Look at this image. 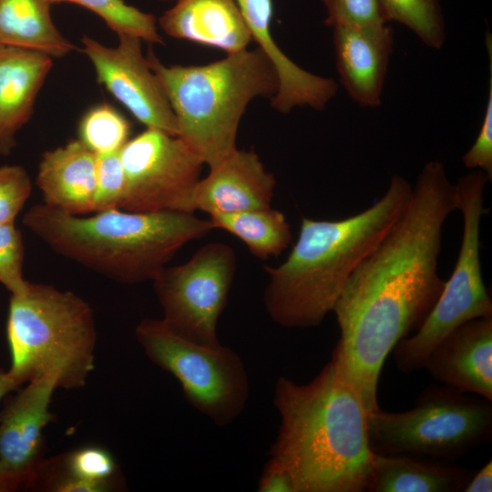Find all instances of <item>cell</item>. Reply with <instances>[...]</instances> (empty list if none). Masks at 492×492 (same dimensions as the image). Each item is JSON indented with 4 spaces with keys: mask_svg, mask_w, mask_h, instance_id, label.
<instances>
[{
    "mask_svg": "<svg viewBox=\"0 0 492 492\" xmlns=\"http://www.w3.org/2000/svg\"><path fill=\"white\" fill-rule=\"evenodd\" d=\"M456 210V187L444 164L425 163L404 213L356 267L334 304L340 339L332 356L367 414L379 408L385 358L420 328L443 291L446 281L437 272L442 230Z\"/></svg>",
    "mask_w": 492,
    "mask_h": 492,
    "instance_id": "obj_1",
    "label": "cell"
},
{
    "mask_svg": "<svg viewBox=\"0 0 492 492\" xmlns=\"http://www.w3.org/2000/svg\"><path fill=\"white\" fill-rule=\"evenodd\" d=\"M273 404L280 426L269 455L297 492H365L374 474L367 412L332 356L309 383L280 376Z\"/></svg>",
    "mask_w": 492,
    "mask_h": 492,
    "instance_id": "obj_2",
    "label": "cell"
},
{
    "mask_svg": "<svg viewBox=\"0 0 492 492\" xmlns=\"http://www.w3.org/2000/svg\"><path fill=\"white\" fill-rule=\"evenodd\" d=\"M411 183L393 175L371 207L339 220L302 218L287 259L265 266L269 282L263 302L269 316L285 328L319 325L333 312L348 278L404 213Z\"/></svg>",
    "mask_w": 492,
    "mask_h": 492,
    "instance_id": "obj_3",
    "label": "cell"
},
{
    "mask_svg": "<svg viewBox=\"0 0 492 492\" xmlns=\"http://www.w3.org/2000/svg\"><path fill=\"white\" fill-rule=\"evenodd\" d=\"M23 223L56 253L122 283L152 281L186 243L214 230L190 212L115 208L85 216L44 202Z\"/></svg>",
    "mask_w": 492,
    "mask_h": 492,
    "instance_id": "obj_4",
    "label": "cell"
},
{
    "mask_svg": "<svg viewBox=\"0 0 492 492\" xmlns=\"http://www.w3.org/2000/svg\"><path fill=\"white\" fill-rule=\"evenodd\" d=\"M146 56L175 116L177 136L209 168L237 149L239 125L250 102L271 99L278 89L274 67L259 47L202 66H166L151 49Z\"/></svg>",
    "mask_w": 492,
    "mask_h": 492,
    "instance_id": "obj_5",
    "label": "cell"
},
{
    "mask_svg": "<svg viewBox=\"0 0 492 492\" xmlns=\"http://www.w3.org/2000/svg\"><path fill=\"white\" fill-rule=\"evenodd\" d=\"M6 330L8 371L20 384L44 376L54 378L57 388L86 384L94 369L97 332L82 298L29 282L24 292L11 294Z\"/></svg>",
    "mask_w": 492,
    "mask_h": 492,
    "instance_id": "obj_6",
    "label": "cell"
},
{
    "mask_svg": "<svg viewBox=\"0 0 492 492\" xmlns=\"http://www.w3.org/2000/svg\"><path fill=\"white\" fill-rule=\"evenodd\" d=\"M374 453L454 462L492 436V401L443 384L429 385L407 411L367 415Z\"/></svg>",
    "mask_w": 492,
    "mask_h": 492,
    "instance_id": "obj_7",
    "label": "cell"
},
{
    "mask_svg": "<svg viewBox=\"0 0 492 492\" xmlns=\"http://www.w3.org/2000/svg\"><path fill=\"white\" fill-rule=\"evenodd\" d=\"M479 169L461 176L456 183L457 210L463 217V233L456 262L435 306L414 335L394 347L398 369L411 374L425 368L435 346L462 323L492 316V301L484 284L480 250L484 190L488 182Z\"/></svg>",
    "mask_w": 492,
    "mask_h": 492,
    "instance_id": "obj_8",
    "label": "cell"
},
{
    "mask_svg": "<svg viewBox=\"0 0 492 492\" xmlns=\"http://www.w3.org/2000/svg\"><path fill=\"white\" fill-rule=\"evenodd\" d=\"M148 358L179 383L188 403L219 426L231 424L250 394L241 358L230 347L192 342L162 319L146 318L135 329Z\"/></svg>",
    "mask_w": 492,
    "mask_h": 492,
    "instance_id": "obj_9",
    "label": "cell"
},
{
    "mask_svg": "<svg viewBox=\"0 0 492 492\" xmlns=\"http://www.w3.org/2000/svg\"><path fill=\"white\" fill-rule=\"evenodd\" d=\"M235 269L233 249L221 242L204 245L185 263L165 266L152 280L163 322L192 342L220 344L218 321Z\"/></svg>",
    "mask_w": 492,
    "mask_h": 492,
    "instance_id": "obj_10",
    "label": "cell"
},
{
    "mask_svg": "<svg viewBox=\"0 0 492 492\" xmlns=\"http://www.w3.org/2000/svg\"><path fill=\"white\" fill-rule=\"evenodd\" d=\"M126 187L119 209L193 213L191 200L204 165L178 136L147 128L119 151Z\"/></svg>",
    "mask_w": 492,
    "mask_h": 492,
    "instance_id": "obj_11",
    "label": "cell"
},
{
    "mask_svg": "<svg viewBox=\"0 0 492 492\" xmlns=\"http://www.w3.org/2000/svg\"><path fill=\"white\" fill-rule=\"evenodd\" d=\"M116 46H108L84 36V54L92 63L97 81L146 128L178 134L175 116L147 56L141 39L118 36Z\"/></svg>",
    "mask_w": 492,
    "mask_h": 492,
    "instance_id": "obj_12",
    "label": "cell"
},
{
    "mask_svg": "<svg viewBox=\"0 0 492 492\" xmlns=\"http://www.w3.org/2000/svg\"><path fill=\"white\" fill-rule=\"evenodd\" d=\"M56 381L27 382L0 414V461L18 487H32L40 463L43 430L53 415L49 405Z\"/></svg>",
    "mask_w": 492,
    "mask_h": 492,
    "instance_id": "obj_13",
    "label": "cell"
},
{
    "mask_svg": "<svg viewBox=\"0 0 492 492\" xmlns=\"http://www.w3.org/2000/svg\"><path fill=\"white\" fill-rule=\"evenodd\" d=\"M425 368L445 385L492 401V316L469 320L446 334Z\"/></svg>",
    "mask_w": 492,
    "mask_h": 492,
    "instance_id": "obj_14",
    "label": "cell"
},
{
    "mask_svg": "<svg viewBox=\"0 0 492 492\" xmlns=\"http://www.w3.org/2000/svg\"><path fill=\"white\" fill-rule=\"evenodd\" d=\"M275 184L254 151L237 149L199 180L192 210L210 216L270 208Z\"/></svg>",
    "mask_w": 492,
    "mask_h": 492,
    "instance_id": "obj_15",
    "label": "cell"
},
{
    "mask_svg": "<svg viewBox=\"0 0 492 492\" xmlns=\"http://www.w3.org/2000/svg\"><path fill=\"white\" fill-rule=\"evenodd\" d=\"M333 44L340 82L348 96L363 108H377L391 56L395 33L379 27H334Z\"/></svg>",
    "mask_w": 492,
    "mask_h": 492,
    "instance_id": "obj_16",
    "label": "cell"
},
{
    "mask_svg": "<svg viewBox=\"0 0 492 492\" xmlns=\"http://www.w3.org/2000/svg\"><path fill=\"white\" fill-rule=\"evenodd\" d=\"M252 40L270 59L278 76V89L271 98L274 109L289 113L295 108L321 110L338 90L336 82L313 74L295 64L279 47L271 32L272 0H238Z\"/></svg>",
    "mask_w": 492,
    "mask_h": 492,
    "instance_id": "obj_17",
    "label": "cell"
},
{
    "mask_svg": "<svg viewBox=\"0 0 492 492\" xmlns=\"http://www.w3.org/2000/svg\"><path fill=\"white\" fill-rule=\"evenodd\" d=\"M170 37L221 49H247L251 35L235 0H176L158 19Z\"/></svg>",
    "mask_w": 492,
    "mask_h": 492,
    "instance_id": "obj_18",
    "label": "cell"
},
{
    "mask_svg": "<svg viewBox=\"0 0 492 492\" xmlns=\"http://www.w3.org/2000/svg\"><path fill=\"white\" fill-rule=\"evenodd\" d=\"M52 65L42 52L0 45V156L16 146L15 136L29 120Z\"/></svg>",
    "mask_w": 492,
    "mask_h": 492,
    "instance_id": "obj_19",
    "label": "cell"
},
{
    "mask_svg": "<svg viewBox=\"0 0 492 492\" xmlns=\"http://www.w3.org/2000/svg\"><path fill=\"white\" fill-rule=\"evenodd\" d=\"M97 155L79 139L46 151L36 185L44 203L73 215L93 212Z\"/></svg>",
    "mask_w": 492,
    "mask_h": 492,
    "instance_id": "obj_20",
    "label": "cell"
},
{
    "mask_svg": "<svg viewBox=\"0 0 492 492\" xmlns=\"http://www.w3.org/2000/svg\"><path fill=\"white\" fill-rule=\"evenodd\" d=\"M472 476L452 461L374 453L369 492H458Z\"/></svg>",
    "mask_w": 492,
    "mask_h": 492,
    "instance_id": "obj_21",
    "label": "cell"
},
{
    "mask_svg": "<svg viewBox=\"0 0 492 492\" xmlns=\"http://www.w3.org/2000/svg\"><path fill=\"white\" fill-rule=\"evenodd\" d=\"M49 0H0V45L62 57L76 49L57 29Z\"/></svg>",
    "mask_w": 492,
    "mask_h": 492,
    "instance_id": "obj_22",
    "label": "cell"
},
{
    "mask_svg": "<svg viewBox=\"0 0 492 492\" xmlns=\"http://www.w3.org/2000/svg\"><path fill=\"white\" fill-rule=\"evenodd\" d=\"M210 220L214 229L224 230L238 237L259 259L278 256L292 239L284 214L271 207L213 214Z\"/></svg>",
    "mask_w": 492,
    "mask_h": 492,
    "instance_id": "obj_23",
    "label": "cell"
},
{
    "mask_svg": "<svg viewBox=\"0 0 492 492\" xmlns=\"http://www.w3.org/2000/svg\"><path fill=\"white\" fill-rule=\"evenodd\" d=\"M388 22L411 30L427 47L440 49L446 40L441 0H380Z\"/></svg>",
    "mask_w": 492,
    "mask_h": 492,
    "instance_id": "obj_24",
    "label": "cell"
},
{
    "mask_svg": "<svg viewBox=\"0 0 492 492\" xmlns=\"http://www.w3.org/2000/svg\"><path fill=\"white\" fill-rule=\"evenodd\" d=\"M49 2L83 6L98 15L117 36H131L149 44L163 43L156 17L152 14L128 5L123 0H49Z\"/></svg>",
    "mask_w": 492,
    "mask_h": 492,
    "instance_id": "obj_25",
    "label": "cell"
},
{
    "mask_svg": "<svg viewBox=\"0 0 492 492\" xmlns=\"http://www.w3.org/2000/svg\"><path fill=\"white\" fill-rule=\"evenodd\" d=\"M129 133V122L108 104L89 108L78 125V139L96 155L119 151Z\"/></svg>",
    "mask_w": 492,
    "mask_h": 492,
    "instance_id": "obj_26",
    "label": "cell"
},
{
    "mask_svg": "<svg viewBox=\"0 0 492 492\" xmlns=\"http://www.w3.org/2000/svg\"><path fill=\"white\" fill-rule=\"evenodd\" d=\"M324 23L334 27H379L388 24L380 0H322Z\"/></svg>",
    "mask_w": 492,
    "mask_h": 492,
    "instance_id": "obj_27",
    "label": "cell"
},
{
    "mask_svg": "<svg viewBox=\"0 0 492 492\" xmlns=\"http://www.w3.org/2000/svg\"><path fill=\"white\" fill-rule=\"evenodd\" d=\"M59 460L68 474L89 482L110 484L118 470L112 455L97 446H83L63 455Z\"/></svg>",
    "mask_w": 492,
    "mask_h": 492,
    "instance_id": "obj_28",
    "label": "cell"
},
{
    "mask_svg": "<svg viewBox=\"0 0 492 492\" xmlns=\"http://www.w3.org/2000/svg\"><path fill=\"white\" fill-rule=\"evenodd\" d=\"M119 151L97 155L93 212L119 209L126 187Z\"/></svg>",
    "mask_w": 492,
    "mask_h": 492,
    "instance_id": "obj_29",
    "label": "cell"
},
{
    "mask_svg": "<svg viewBox=\"0 0 492 492\" xmlns=\"http://www.w3.org/2000/svg\"><path fill=\"white\" fill-rule=\"evenodd\" d=\"M24 244L15 221L0 225V283L11 294L24 292L28 281L23 277Z\"/></svg>",
    "mask_w": 492,
    "mask_h": 492,
    "instance_id": "obj_30",
    "label": "cell"
},
{
    "mask_svg": "<svg viewBox=\"0 0 492 492\" xmlns=\"http://www.w3.org/2000/svg\"><path fill=\"white\" fill-rule=\"evenodd\" d=\"M486 48L488 56V92L483 120L476 140L463 155L464 166L469 169L482 170L492 179V36L486 33Z\"/></svg>",
    "mask_w": 492,
    "mask_h": 492,
    "instance_id": "obj_31",
    "label": "cell"
},
{
    "mask_svg": "<svg viewBox=\"0 0 492 492\" xmlns=\"http://www.w3.org/2000/svg\"><path fill=\"white\" fill-rule=\"evenodd\" d=\"M31 190L30 177L22 166L0 167V225L15 221Z\"/></svg>",
    "mask_w": 492,
    "mask_h": 492,
    "instance_id": "obj_32",
    "label": "cell"
},
{
    "mask_svg": "<svg viewBox=\"0 0 492 492\" xmlns=\"http://www.w3.org/2000/svg\"><path fill=\"white\" fill-rule=\"evenodd\" d=\"M260 492H297L291 472L279 461L270 457L258 482Z\"/></svg>",
    "mask_w": 492,
    "mask_h": 492,
    "instance_id": "obj_33",
    "label": "cell"
},
{
    "mask_svg": "<svg viewBox=\"0 0 492 492\" xmlns=\"http://www.w3.org/2000/svg\"><path fill=\"white\" fill-rule=\"evenodd\" d=\"M465 492H491L492 491V461L489 460L479 471L473 474Z\"/></svg>",
    "mask_w": 492,
    "mask_h": 492,
    "instance_id": "obj_34",
    "label": "cell"
},
{
    "mask_svg": "<svg viewBox=\"0 0 492 492\" xmlns=\"http://www.w3.org/2000/svg\"><path fill=\"white\" fill-rule=\"evenodd\" d=\"M19 385V382L9 371L0 370V400Z\"/></svg>",
    "mask_w": 492,
    "mask_h": 492,
    "instance_id": "obj_35",
    "label": "cell"
},
{
    "mask_svg": "<svg viewBox=\"0 0 492 492\" xmlns=\"http://www.w3.org/2000/svg\"><path fill=\"white\" fill-rule=\"evenodd\" d=\"M18 485L0 461V492L14 491Z\"/></svg>",
    "mask_w": 492,
    "mask_h": 492,
    "instance_id": "obj_36",
    "label": "cell"
},
{
    "mask_svg": "<svg viewBox=\"0 0 492 492\" xmlns=\"http://www.w3.org/2000/svg\"><path fill=\"white\" fill-rule=\"evenodd\" d=\"M163 1H167V0H163Z\"/></svg>",
    "mask_w": 492,
    "mask_h": 492,
    "instance_id": "obj_37",
    "label": "cell"
}]
</instances>
